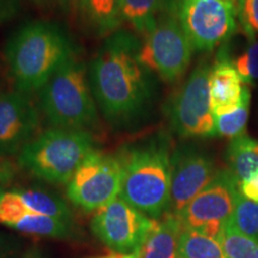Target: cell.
I'll return each mask as SVG.
<instances>
[{
  "label": "cell",
  "instance_id": "obj_12",
  "mask_svg": "<svg viewBox=\"0 0 258 258\" xmlns=\"http://www.w3.org/2000/svg\"><path fill=\"white\" fill-rule=\"evenodd\" d=\"M38 127L40 115L29 93H0V158L19 154Z\"/></svg>",
  "mask_w": 258,
  "mask_h": 258
},
{
  "label": "cell",
  "instance_id": "obj_27",
  "mask_svg": "<svg viewBox=\"0 0 258 258\" xmlns=\"http://www.w3.org/2000/svg\"><path fill=\"white\" fill-rule=\"evenodd\" d=\"M238 22L249 41L258 38V0H237Z\"/></svg>",
  "mask_w": 258,
  "mask_h": 258
},
{
  "label": "cell",
  "instance_id": "obj_25",
  "mask_svg": "<svg viewBox=\"0 0 258 258\" xmlns=\"http://www.w3.org/2000/svg\"><path fill=\"white\" fill-rule=\"evenodd\" d=\"M32 213L17 191H8L0 198V224L14 227L25 215Z\"/></svg>",
  "mask_w": 258,
  "mask_h": 258
},
{
  "label": "cell",
  "instance_id": "obj_9",
  "mask_svg": "<svg viewBox=\"0 0 258 258\" xmlns=\"http://www.w3.org/2000/svg\"><path fill=\"white\" fill-rule=\"evenodd\" d=\"M238 180L231 171H218L217 176L189 203L177 219L184 230H192L217 239L222 226L233 214Z\"/></svg>",
  "mask_w": 258,
  "mask_h": 258
},
{
  "label": "cell",
  "instance_id": "obj_8",
  "mask_svg": "<svg viewBox=\"0 0 258 258\" xmlns=\"http://www.w3.org/2000/svg\"><path fill=\"white\" fill-rule=\"evenodd\" d=\"M122 166L118 157L90 153L67 183V198L86 212H96L120 196Z\"/></svg>",
  "mask_w": 258,
  "mask_h": 258
},
{
  "label": "cell",
  "instance_id": "obj_31",
  "mask_svg": "<svg viewBox=\"0 0 258 258\" xmlns=\"http://www.w3.org/2000/svg\"><path fill=\"white\" fill-rule=\"evenodd\" d=\"M12 176H14V169L10 165L8 161L4 160V158H0V180H2L4 184L11 180Z\"/></svg>",
  "mask_w": 258,
  "mask_h": 258
},
{
  "label": "cell",
  "instance_id": "obj_10",
  "mask_svg": "<svg viewBox=\"0 0 258 258\" xmlns=\"http://www.w3.org/2000/svg\"><path fill=\"white\" fill-rule=\"evenodd\" d=\"M156 222L118 196L96 211L91 230L115 253H140Z\"/></svg>",
  "mask_w": 258,
  "mask_h": 258
},
{
  "label": "cell",
  "instance_id": "obj_14",
  "mask_svg": "<svg viewBox=\"0 0 258 258\" xmlns=\"http://www.w3.org/2000/svg\"><path fill=\"white\" fill-rule=\"evenodd\" d=\"M211 106L214 116L227 114L238 108L251 96L247 84L243 82L233 63L220 60L212 67L209 73Z\"/></svg>",
  "mask_w": 258,
  "mask_h": 258
},
{
  "label": "cell",
  "instance_id": "obj_11",
  "mask_svg": "<svg viewBox=\"0 0 258 258\" xmlns=\"http://www.w3.org/2000/svg\"><path fill=\"white\" fill-rule=\"evenodd\" d=\"M208 64H199L180 88L170 108V120L184 138L214 137L215 122L211 106Z\"/></svg>",
  "mask_w": 258,
  "mask_h": 258
},
{
  "label": "cell",
  "instance_id": "obj_18",
  "mask_svg": "<svg viewBox=\"0 0 258 258\" xmlns=\"http://www.w3.org/2000/svg\"><path fill=\"white\" fill-rule=\"evenodd\" d=\"M166 0H122V17L144 36L156 25Z\"/></svg>",
  "mask_w": 258,
  "mask_h": 258
},
{
  "label": "cell",
  "instance_id": "obj_4",
  "mask_svg": "<svg viewBox=\"0 0 258 258\" xmlns=\"http://www.w3.org/2000/svg\"><path fill=\"white\" fill-rule=\"evenodd\" d=\"M38 96L42 111L54 128L85 131L98 120L89 70L77 55L51 76Z\"/></svg>",
  "mask_w": 258,
  "mask_h": 258
},
{
  "label": "cell",
  "instance_id": "obj_35",
  "mask_svg": "<svg viewBox=\"0 0 258 258\" xmlns=\"http://www.w3.org/2000/svg\"><path fill=\"white\" fill-rule=\"evenodd\" d=\"M4 183L2 182V180H0V198H2L3 195H4Z\"/></svg>",
  "mask_w": 258,
  "mask_h": 258
},
{
  "label": "cell",
  "instance_id": "obj_34",
  "mask_svg": "<svg viewBox=\"0 0 258 258\" xmlns=\"http://www.w3.org/2000/svg\"><path fill=\"white\" fill-rule=\"evenodd\" d=\"M102 258H139V253H129V254L114 253V254H110V256H108V257H102Z\"/></svg>",
  "mask_w": 258,
  "mask_h": 258
},
{
  "label": "cell",
  "instance_id": "obj_23",
  "mask_svg": "<svg viewBox=\"0 0 258 258\" xmlns=\"http://www.w3.org/2000/svg\"><path fill=\"white\" fill-rule=\"evenodd\" d=\"M251 96L246 97L241 104L227 114L214 116L215 135L234 139L245 134L247 120L250 115Z\"/></svg>",
  "mask_w": 258,
  "mask_h": 258
},
{
  "label": "cell",
  "instance_id": "obj_28",
  "mask_svg": "<svg viewBox=\"0 0 258 258\" xmlns=\"http://www.w3.org/2000/svg\"><path fill=\"white\" fill-rule=\"evenodd\" d=\"M240 192L247 200L258 202V171L254 172L249 179L240 183Z\"/></svg>",
  "mask_w": 258,
  "mask_h": 258
},
{
  "label": "cell",
  "instance_id": "obj_22",
  "mask_svg": "<svg viewBox=\"0 0 258 258\" xmlns=\"http://www.w3.org/2000/svg\"><path fill=\"white\" fill-rule=\"evenodd\" d=\"M17 192L32 213L72 220V214L66 203L53 194L37 189L18 190Z\"/></svg>",
  "mask_w": 258,
  "mask_h": 258
},
{
  "label": "cell",
  "instance_id": "obj_26",
  "mask_svg": "<svg viewBox=\"0 0 258 258\" xmlns=\"http://www.w3.org/2000/svg\"><path fill=\"white\" fill-rule=\"evenodd\" d=\"M234 69L245 84L258 80V40L250 41L246 49L233 61Z\"/></svg>",
  "mask_w": 258,
  "mask_h": 258
},
{
  "label": "cell",
  "instance_id": "obj_6",
  "mask_svg": "<svg viewBox=\"0 0 258 258\" xmlns=\"http://www.w3.org/2000/svg\"><path fill=\"white\" fill-rule=\"evenodd\" d=\"M192 46L175 12H166L145 35L139 59L165 82L178 80L191 60Z\"/></svg>",
  "mask_w": 258,
  "mask_h": 258
},
{
  "label": "cell",
  "instance_id": "obj_1",
  "mask_svg": "<svg viewBox=\"0 0 258 258\" xmlns=\"http://www.w3.org/2000/svg\"><path fill=\"white\" fill-rule=\"evenodd\" d=\"M140 42L117 30L106 38L89 67L96 104L105 120L117 128L140 121L152 98L151 71L139 59Z\"/></svg>",
  "mask_w": 258,
  "mask_h": 258
},
{
  "label": "cell",
  "instance_id": "obj_32",
  "mask_svg": "<svg viewBox=\"0 0 258 258\" xmlns=\"http://www.w3.org/2000/svg\"><path fill=\"white\" fill-rule=\"evenodd\" d=\"M10 247L8 243H6L5 238L0 234V258H8L10 254Z\"/></svg>",
  "mask_w": 258,
  "mask_h": 258
},
{
  "label": "cell",
  "instance_id": "obj_19",
  "mask_svg": "<svg viewBox=\"0 0 258 258\" xmlns=\"http://www.w3.org/2000/svg\"><path fill=\"white\" fill-rule=\"evenodd\" d=\"M15 230L27 234L40 235L49 238H69L72 237V220H64L60 218L47 217V215L30 213L25 215L21 221L14 226Z\"/></svg>",
  "mask_w": 258,
  "mask_h": 258
},
{
  "label": "cell",
  "instance_id": "obj_2",
  "mask_svg": "<svg viewBox=\"0 0 258 258\" xmlns=\"http://www.w3.org/2000/svg\"><path fill=\"white\" fill-rule=\"evenodd\" d=\"M76 55L64 29L49 21L22 24L9 38L5 59L17 91H40L54 73Z\"/></svg>",
  "mask_w": 258,
  "mask_h": 258
},
{
  "label": "cell",
  "instance_id": "obj_30",
  "mask_svg": "<svg viewBox=\"0 0 258 258\" xmlns=\"http://www.w3.org/2000/svg\"><path fill=\"white\" fill-rule=\"evenodd\" d=\"M38 4L51 6V8H60L63 10L78 8L80 0H35Z\"/></svg>",
  "mask_w": 258,
  "mask_h": 258
},
{
  "label": "cell",
  "instance_id": "obj_7",
  "mask_svg": "<svg viewBox=\"0 0 258 258\" xmlns=\"http://www.w3.org/2000/svg\"><path fill=\"white\" fill-rule=\"evenodd\" d=\"M176 14L195 50H213L238 28L237 0H178Z\"/></svg>",
  "mask_w": 258,
  "mask_h": 258
},
{
  "label": "cell",
  "instance_id": "obj_29",
  "mask_svg": "<svg viewBox=\"0 0 258 258\" xmlns=\"http://www.w3.org/2000/svg\"><path fill=\"white\" fill-rule=\"evenodd\" d=\"M17 11V0H0V24L14 18Z\"/></svg>",
  "mask_w": 258,
  "mask_h": 258
},
{
  "label": "cell",
  "instance_id": "obj_24",
  "mask_svg": "<svg viewBox=\"0 0 258 258\" xmlns=\"http://www.w3.org/2000/svg\"><path fill=\"white\" fill-rule=\"evenodd\" d=\"M232 221L243 233L258 239V202L238 195Z\"/></svg>",
  "mask_w": 258,
  "mask_h": 258
},
{
  "label": "cell",
  "instance_id": "obj_17",
  "mask_svg": "<svg viewBox=\"0 0 258 258\" xmlns=\"http://www.w3.org/2000/svg\"><path fill=\"white\" fill-rule=\"evenodd\" d=\"M227 161L240 185L258 171V141L246 134L232 139L227 147Z\"/></svg>",
  "mask_w": 258,
  "mask_h": 258
},
{
  "label": "cell",
  "instance_id": "obj_5",
  "mask_svg": "<svg viewBox=\"0 0 258 258\" xmlns=\"http://www.w3.org/2000/svg\"><path fill=\"white\" fill-rule=\"evenodd\" d=\"M93 151V139L86 131L51 128L25 145L18 163L38 178L63 184Z\"/></svg>",
  "mask_w": 258,
  "mask_h": 258
},
{
  "label": "cell",
  "instance_id": "obj_33",
  "mask_svg": "<svg viewBox=\"0 0 258 258\" xmlns=\"http://www.w3.org/2000/svg\"><path fill=\"white\" fill-rule=\"evenodd\" d=\"M23 258H44V257H43V254H42L40 250L30 249L29 251H27V252H25Z\"/></svg>",
  "mask_w": 258,
  "mask_h": 258
},
{
  "label": "cell",
  "instance_id": "obj_20",
  "mask_svg": "<svg viewBox=\"0 0 258 258\" xmlns=\"http://www.w3.org/2000/svg\"><path fill=\"white\" fill-rule=\"evenodd\" d=\"M217 240L227 258H258V239L243 233L231 218L222 226Z\"/></svg>",
  "mask_w": 258,
  "mask_h": 258
},
{
  "label": "cell",
  "instance_id": "obj_13",
  "mask_svg": "<svg viewBox=\"0 0 258 258\" xmlns=\"http://www.w3.org/2000/svg\"><path fill=\"white\" fill-rule=\"evenodd\" d=\"M170 205L167 213L177 217L217 176L213 161L199 151H177L171 158Z\"/></svg>",
  "mask_w": 258,
  "mask_h": 258
},
{
  "label": "cell",
  "instance_id": "obj_21",
  "mask_svg": "<svg viewBox=\"0 0 258 258\" xmlns=\"http://www.w3.org/2000/svg\"><path fill=\"white\" fill-rule=\"evenodd\" d=\"M177 258H227L220 243L214 238L183 228L178 241Z\"/></svg>",
  "mask_w": 258,
  "mask_h": 258
},
{
  "label": "cell",
  "instance_id": "obj_3",
  "mask_svg": "<svg viewBox=\"0 0 258 258\" xmlns=\"http://www.w3.org/2000/svg\"><path fill=\"white\" fill-rule=\"evenodd\" d=\"M122 166L120 198L147 217L160 218L170 205L172 164L160 141L132 146L118 156Z\"/></svg>",
  "mask_w": 258,
  "mask_h": 258
},
{
  "label": "cell",
  "instance_id": "obj_15",
  "mask_svg": "<svg viewBox=\"0 0 258 258\" xmlns=\"http://www.w3.org/2000/svg\"><path fill=\"white\" fill-rule=\"evenodd\" d=\"M78 9L86 25L98 36H110L123 23L122 0H80Z\"/></svg>",
  "mask_w": 258,
  "mask_h": 258
},
{
  "label": "cell",
  "instance_id": "obj_16",
  "mask_svg": "<svg viewBox=\"0 0 258 258\" xmlns=\"http://www.w3.org/2000/svg\"><path fill=\"white\" fill-rule=\"evenodd\" d=\"M182 224L167 213L164 220L157 221L141 247L139 258H177Z\"/></svg>",
  "mask_w": 258,
  "mask_h": 258
}]
</instances>
